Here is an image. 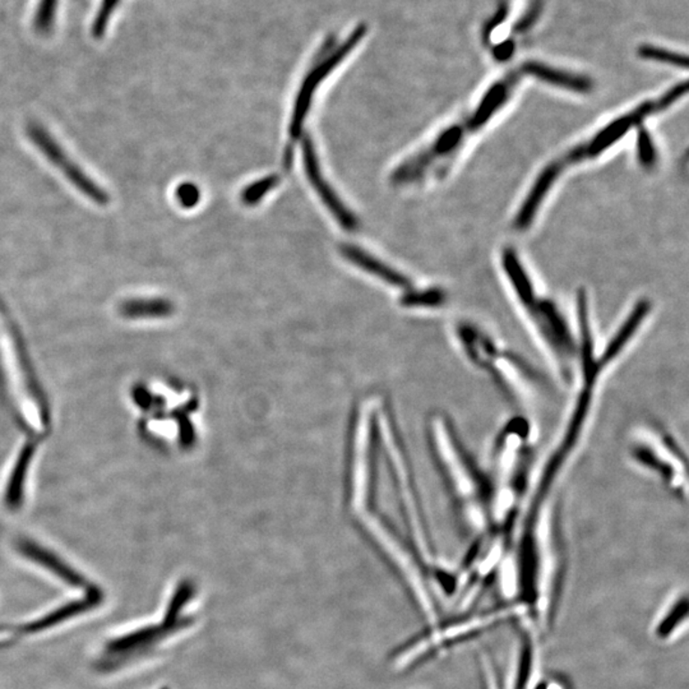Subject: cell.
<instances>
[{"label":"cell","instance_id":"cell-1","mask_svg":"<svg viewBox=\"0 0 689 689\" xmlns=\"http://www.w3.org/2000/svg\"><path fill=\"white\" fill-rule=\"evenodd\" d=\"M191 596L193 585L191 583L178 586L170 604L167 605L163 622L160 625L157 623L136 629L109 641L96 660L95 669L103 674L118 672L122 668L136 664L154 654L169 637L193 623L191 617H183V609L185 604L191 601Z\"/></svg>","mask_w":689,"mask_h":689},{"label":"cell","instance_id":"cell-2","mask_svg":"<svg viewBox=\"0 0 689 689\" xmlns=\"http://www.w3.org/2000/svg\"><path fill=\"white\" fill-rule=\"evenodd\" d=\"M500 262L518 301L525 308L554 358L558 359L559 370L566 376L567 365H571L569 362L577 353L576 341L572 336L567 320L553 302L539 298L535 293L532 280L514 248L507 247L502 251Z\"/></svg>","mask_w":689,"mask_h":689},{"label":"cell","instance_id":"cell-3","mask_svg":"<svg viewBox=\"0 0 689 689\" xmlns=\"http://www.w3.org/2000/svg\"><path fill=\"white\" fill-rule=\"evenodd\" d=\"M685 92H687V83H683V85L674 87L673 89L668 91L667 94L661 96L658 100L647 101V103L640 105L632 112L614 119L609 124L596 132L594 136L586 140V142L569 149L562 157L551 161L548 167L559 178L560 174L565 172L566 167L583 163V161L594 160V158L607 152L610 147L619 142L629 131L640 128L649 116L669 109Z\"/></svg>","mask_w":689,"mask_h":689},{"label":"cell","instance_id":"cell-4","mask_svg":"<svg viewBox=\"0 0 689 689\" xmlns=\"http://www.w3.org/2000/svg\"><path fill=\"white\" fill-rule=\"evenodd\" d=\"M364 26L358 27L355 31L349 35L346 41L338 44L335 38H328L327 44L323 45V50H320L319 59H317L314 68L308 72L304 81H302L301 89L296 96L295 104H293V112L292 121L289 125V145L286 147L284 157V170L289 172L293 165V146L296 140L302 137V125L310 113V104L313 101L314 94L320 83L329 76L332 71L340 64L341 62L355 49L356 45L361 43L365 36Z\"/></svg>","mask_w":689,"mask_h":689},{"label":"cell","instance_id":"cell-5","mask_svg":"<svg viewBox=\"0 0 689 689\" xmlns=\"http://www.w3.org/2000/svg\"><path fill=\"white\" fill-rule=\"evenodd\" d=\"M27 134L35 147H38V151L67 178V181L80 193L98 206H105L110 202L109 194L100 185L96 184L91 176L83 172L80 165L69 157L67 152L43 125L38 123H30L27 125Z\"/></svg>","mask_w":689,"mask_h":689},{"label":"cell","instance_id":"cell-6","mask_svg":"<svg viewBox=\"0 0 689 689\" xmlns=\"http://www.w3.org/2000/svg\"><path fill=\"white\" fill-rule=\"evenodd\" d=\"M103 592L98 587L92 586L91 589L87 590L85 598L62 605L58 609H54L52 612L40 617V618L31 620V622L25 623V625H0V634L7 632L9 634L7 641H0V650L7 649V647L13 645L21 638L41 634V632L47 631V629L67 622V620L73 618V617L81 616V614L95 609L96 607L103 603Z\"/></svg>","mask_w":689,"mask_h":689},{"label":"cell","instance_id":"cell-7","mask_svg":"<svg viewBox=\"0 0 689 689\" xmlns=\"http://www.w3.org/2000/svg\"><path fill=\"white\" fill-rule=\"evenodd\" d=\"M302 163H304L308 181L313 185L314 191L319 194L323 205L346 232H356L359 227L358 218L347 208L334 188H331V185L326 181L325 175L320 170L319 156H317L316 149H314L313 140L310 137L302 138Z\"/></svg>","mask_w":689,"mask_h":689},{"label":"cell","instance_id":"cell-8","mask_svg":"<svg viewBox=\"0 0 689 689\" xmlns=\"http://www.w3.org/2000/svg\"><path fill=\"white\" fill-rule=\"evenodd\" d=\"M17 550L21 556L31 560L32 563L41 566V567L47 569L54 576L62 580L63 583L72 587H81V589L89 590V583L80 572L76 571L65 563L64 560L59 558L56 554L52 551L45 549L40 544L35 543V541L22 540L18 541Z\"/></svg>","mask_w":689,"mask_h":689},{"label":"cell","instance_id":"cell-9","mask_svg":"<svg viewBox=\"0 0 689 689\" xmlns=\"http://www.w3.org/2000/svg\"><path fill=\"white\" fill-rule=\"evenodd\" d=\"M340 253L344 259L349 260L356 268L368 272V274L376 276V277L385 281L386 284L391 285V286L403 289L404 292L413 289L412 281L405 275L400 274L396 269L389 268L382 260L371 256L370 253L362 250V248L352 244H344L340 247Z\"/></svg>","mask_w":689,"mask_h":689},{"label":"cell","instance_id":"cell-10","mask_svg":"<svg viewBox=\"0 0 689 689\" xmlns=\"http://www.w3.org/2000/svg\"><path fill=\"white\" fill-rule=\"evenodd\" d=\"M514 86L515 80L512 78V80L491 87L476 106L474 113L463 122L469 136L485 127L493 119V116L502 109L503 105L507 103Z\"/></svg>","mask_w":689,"mask_h":689},{"label":"cell","instance_id":"cell-11","mask_svg":"<svg viewBox=\"0 0 689 689\" xmlns=\"http://www.w3.org/2000/svg\"><path fill=\"white\" fill-rule=\"evenodd\" d=\"M34 454L35 443H25L18 454L13 469H12L7 482V489L4 491V505L12 511H16L22 505L27 472H29Z\"/></svg>","mask_w":689,"mask_h":689},{"label":"cell","instance_id":"cell-12","mask_svg":"<svg viewBox=\"0 0 689 689\" xmlns=\"http://www.w3.org/2000/svg\"><path fill=\"white\" fill-rule=\"evenodd\" d=\"M173 313V302L163 298H132L119 305V314L125 319H164Z\"/></svg>","mask_w":689,"mask_h":689},{"label":"cell","instance_id":"cell-13","mask_svg":"<svg viewBox=\"0 0 689 689\" xmlns=\"http://www.w3.org/2000/svg\"><path fill=\"white\" fill-rule=\"evenodd\" d=\"M525 71L527 73L532 74V76L539 78V80H543L545 82L551 83L554 86L563 87V89H569V91L586 94L592 87L591 82L586 80V78L574 76V74L548 68L545 65L529 64L526 65Z\"/></svg>","mask_w":689,"mask_h":689},{"label":"cell","instance_id":"cell-14","mask_svg":"<svg viewBox=\"0 0 689 689\" xmlns=\"http://www.w3.org/2000/svg\"><path fill=\"white\" fill-rule=\"evenodd\" d=\"M446 299L447 295L442 289L430 287L425 290H407L401 298V302L409 308H437L445 304Z\"/></svg>","mask_w":689,"mask_h":689},{"label":"cell","instance_id":"cell-15","mask_svg":"<svg viewBox=\"0 0 689 689\" xmlns=\"http://www.w3.org/2000/svg\"><path fill=\"white\" fill-rule=\"evenodd\" d=\"M281 183V176L277 174H272V175L266 176V178L259 179V181L251 183L248 185L244 191H242L241 199L242 203L247 206H254L259 203L260 200L265 199L268 193L277 188V185Z\"/></svg>","mask_w":689,"mask_h":689},{"label":"cell","instance_id":"cell-16","mask_svg":"<svg viewBox=\"0 0 689 689\" xmlns=\"http://www.w3.org/2000/svg\"><path fill=\"white\" fill-rule=\"evenodd\" d=\"M59 0H40L34 18V27L38 34H49L55 21Z\"/></svg>","mask_w":689,"mask_h":689},{"label":"cell","instance_id":"cell-17","mask_svg":"<svg viewBox=\"0 0 689 689\" xmlns=\"http://www.w3.org/2000/svg\"><path fill=\"white\" fill-rule=\"evenodd\" d=\"M637 158L646 169H651L658 163V151L651 136L645 128L640 127L637 137Z\"/></svg>","mask_w":689,"mask_h":689},{"label":"cell","instance_id":"cell-18","mask_svg":"<svg viewBox=\"0 0 689 689\" xmlns=\"http://www.w3.org/2000/svg\"><path fill=\"white\" fill-rule=\"evenodd\" d=\"M119 2H121V0H103V2H101V7L98 9L94 26H92V32H94L95 38H101V36L105 34L107 23H109L114 11L118 7Z\"/></svg>","mask_w":689,"mask_h":689},{"label":"cell","instance_id":"cell-19","mask_svg":"<svg viewBox=\"0 0 689 689\" xmlns=\"http://www.w3.org/2000/svg\"><path fill=\"white\" fill-rule=\"evenodd\" d=\"M640 53L641 55H642V58L651 59V61L669 63V64L676 65V67L687 68V59L681 58V56L676 55V54L667 52V50L646 47H642Z\"/></svg>","mask_w":689,"mask_h":689},{"label":"cell","instance_id":"cell-20","mask_svg":"<svg viewBox=\"0 0 689 689\" xmlns=\"http://www.w3.org/2000/svg\"><path fill=\"white\" fill-rule=\"evenodd\" d=\"M176 200L184 208H193L200 200V191L191 183H183L175 191Z\"/></svg>","mask_w":689,"mask_h":689},{"label":"cell","instance_id":"cell-21","mask_svg":"<svg viewBox=\"0 0 689 689\" xmlns=\"http://www.w3.org/2000/svg\"><path fill=\"white\" fill-rule=\"evenodd\" d=\"M163 689H167V688H163Z\"/></svg>","mask_w":689,"mask_h":689}]
</instances>
